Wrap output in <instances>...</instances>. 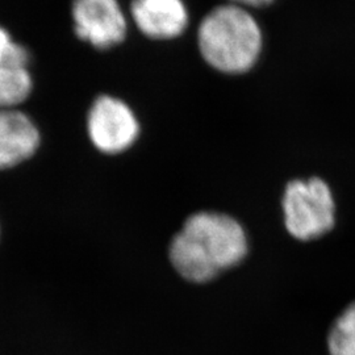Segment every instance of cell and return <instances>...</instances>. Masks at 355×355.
I'll return each instance as SVG.
<instances>
[{"label":"cell","mask_w":355,"mask_h":355,"mask_svg":"<svg viewBox=\"0 0 355 355\" xmlns=\"http://www.w3.org/2000/svg\"><path fill=\"white\" fill-rule=\"evenodd\" d=\"M246 234L232 217L215 212L191 216L170 246V259L184 279L203 283L241 262Z\"/></svg>","instance_id":"1"},{"label":"cell","mask_w":355,"mask_h":355,"mask_svg":"<svg viewBox=\"0 0 355 355\" xmlns=\"http://www.w3.org/2000/svg\"><path fill=\"white\" fill-rule=\"evenodd\" d=\"M199 49L214 69L242 74L253 67L262 51V32L245 7L227 3L203 19L198 32Z\"/></svg>","instance_id":"2"},{"label":"cell","mask_w":355,"mask_h":355,"mask_svg":"<svg viewBox=\"0 0 355 355\" xmlns=\"http://www.w3.org/2000/svg\"><path fill=\"white\" fill-rule=\"evenodd\" d=\"M286 227L297 240H312L334 225V200L328 184L318 179L291 182L283 198Z\"/></svg>","instance_id":"3"},{"label":"cell","mask_w":355,"mask_h":355,"mask_svg":"<svg viewBox=\"0 0 355 355\" xmlns=\"http://www.w3.org/2000/svg\"><path fill=\"white\" fill-rule=\"evenodd\" d=\"M89 135L94 145L104 153L124 152L139 135V124L125 103L103 95L91 107Z\"/></svg>","instance_id":"4"},{"label":"cell","mask_w":355,"mask_h":355,"mask_svg":"<svg viewBox=\"0 0 355 355\" xmlns=\"http://www.w3.org/2000/svg\"><path fill=\"white\" fill-rule=\"evenodd\" d=\"M73 20L76 36L98 49L124 41L127 20L117 0H74Z\"/></svg>","instance_id":"5"},{"label":"cell","mask_w":355,"mask_h":355,"mask_svg":"<svg viewBox=\"0 0 355 355\" xmlns=\"http://www.w3.org/2000/svg\"><path fill=\"white\" fill-rule=\"evenodd\" d=\"M130 12L141 32L154 40L178 37L189 24L183 0H133Z\"/></svg>","instance_id":"6"},{"label":"cell","mask_w":355,"mask_h":355,"mask_svg":"<svg viewBox=\"0 0 355 355\" xmlns=\"http://www.w3.org/2000/svg\"><path fill=\"white\" fill-rule=\"evenodd\" d=\"M40 136L32 120L16 110H0V170L19 165L33 155Z\"/></svg>","instance_id":"7"},{"label":"cell","mask_w":355,"mask_h":355,"mask_svg":"<svg viewBox=\"0 0 355 355\" xmlns=\"http://www.w3.org/2000/svg\"><path fill=\"white\" fill-rule=\"evenodd\" d=\"M29 53L0 64V110H12L24 102L32 89V78L28 71Z\"/></svg>","instance_id":"8"},{"label":"cell","mask_w":355,"mask_h":355,"mask_svg":"<svg viewBox=\"0 0 355 355\" xmlns=\"http://www.w3.org/2000/svg\"><path fill=\"white\" fill-rule=\"evenodd\" d=\"M328 355H355V302L336 318L327 336Z\"/></svg>","instance_id":"9"},{"label":"cell","mask_w":355,"mask_h":355,"mask_svg":"<svg viewBox=\"0 0 355 355\" xmlns=\"http://www.w3.org/2000/svg\"><path fill=\"white\" fill-rule=\"evenodd\" d=\"M26 51H28L23 45L15 42L10 36V33L0 26V64L15 58L17 55H21Z\"/></svg>","instance_id":"10"},{"label":"cell","mask_w":355,"mask_h":355,"mask_svg":"<svg viewBox=\"0 0 355 355\" xmlns=\"http://www.w3.org/2000/svg\"><path fill=\"white\" fill-rule=\"evenodd\" d=\"M274 0H228V3H233L241 7H265L268 6L270 3H272Z\"/></svg>","instance_id":"11"}]
</instances>
